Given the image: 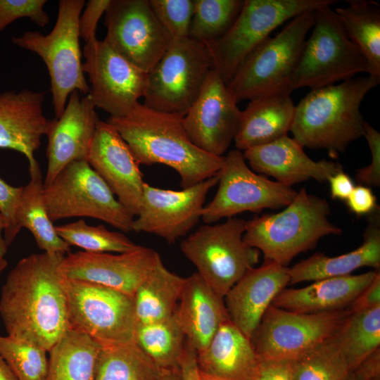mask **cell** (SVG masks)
<instances>
[{
  "mask_svg": "<svg viewBox=\"0 0 380 380\" xmlns=\"http://www.w3.org/2000/svg\"><path fill=\"white\" fill-rule=\"evenodd\" d=\"M350 312L298 313L271 305L250 340L259 359L293 360L334 335Z\"/></svg>",
  "mask_w": 380,
  "mask_h": 380,
  "instance_id": "14",
  "label": "cell"
},
{
  "mask_svg": "<svg viewBox=\"0 0 380 380\" xmlns=\"http://www.w3.org/2000/svg\"><path fill=\"white\" fill-rule=\"evenodd\" d=\"M46 0H0V32L21 18H28L40 27L49 23L44 11Z\"/></svg>",
  "mask_w": 380,
  "mask_h": 380,
  "instance_id": "42",
  "label": "cell"
},
{
  "mask_svg": "<svg viewBox=\"0 0 380 380\" xmlns=\"http://www.w3.org/2000/svg\"><path fill=\"white\" fill-rule=\"evenodd\" d=\"M380 305V273L377 271L373 280L350 305V312L369 310Z\"/></svg>",
  "mask_w": 380,
  "mask_h": 380,
  "instance_id": "48",
  "label": "cell"
},
{
  "mask_svg": "<svg viewBox=\"0 0 380 380\" xmlns=\"http://www.w3.org/2000/svg\"><path fill=\"white\" fill-rule=\"evenodd\" d=\"M69 329L101 346L134 341L137 324L133 296L81 280L63 277Z\"/></svg>",
  "mask_w": 380,
  "mask_h": 380,
  "instance_id": "12",
  "label": "cell"
},
{
  "mask_svg": "<svg viewBox=\"0 0 380 380\" xmlns=\"http://www.w3.org/2000/svg\"><path fill=\"white\" fill-rule=\"evenodd\" d=\"M83 56V71L90 83L88 94L96 108L110 117H120L131 111L144 96L148 72L120 56L104 39L86 43Z\"/></svg>",
  "mask_w": 380,
  "mask_h": 380,
  "instance_id": "16",
  "label": "cell"
},
{
  "mask_svg": "<svg viewBox=\"0 0 380 380\" xmlns=\"http://www.w3.org/2000/svg\"><path fill=\"white\" fill-rule=\"evenodd\" d=\"M110 0H89L79 18V34L85 44L96 39L97 24Z\"/></svg>",
  "mask_w": 380,
  "mask_h": 380,
  "instance_id": "45",
  "label": "cell"
},
{
  "mask_svg": "<svg viewBox=\"0 0 380 380\" xmlns=\"http://www.w3.org/2000/svg\"><path fill=\"white\" fill-rule=\"evenodd\" d=\"M312 28L291 80V91L332 85L359 73L369 75L367 59L350 40L331 6L314 11Z\"/></svg>",
  "mask_w": 380,
  "mask_h": 380,
  "instance_id": "7",
  "label": "cell"
},
{
  "mask_svg": "<svg viewBox=\"0 0 380 380\" xmlns=\"http://www.w3.org/2000/svg\"><path fill=\"white\" fill-rule=\"evenodd\" d=\"M241 114L233 94L213 68L183 117V125L198 148L215 156H224L234 139Z\"/></svg>",
  "mask_w": 380,
  "mask_h": 380,
  "instance_id": "18",
  "label": "cell"
},
{
  "mask_svg": "<svg viewBox=\"0 0 380 380\" xmlns=\"http://www.w3.org/2000/svg\"><path fill=\"white\" fill-rule=\"evenodd\" d=\"M378 270L323 279L300 289L284 288L274 298L272 305L298 313L345 309L369 284Z\"/></svg>",
  "mask_w": 380,
  "mask_h": 380,
  "instance_id": "26",
  "label": "cell"
},
{
  "mask_svg": "<svg viewBox=\"0 0 380 380\" xmlns=\"http://www.w3.org/2000/svg\"><path fill=\"white\" fill-rule=\"evenodd\" d=\"M328 182L331 196L334 199L346 201L355 187L352 179L343 170L331 176Z\"/></svg>",
  "mask_w": 380,
  "mask_h": 380,
  "instance_id": "50",
  "label": "cell"
},
{
  "mask_svg": "<svg viewBox=\"0 0 380 380\" xmlns=\"http://www.w3.org/2000/svg\"><path fill=\"white\" fill-rule=\"evenodd\" d=\"M246 222L233 217L222 223L204 224L180 243L182 253L196 272L223 298L259 260L260 252L243 240Z\"/></svg>",
  "mask_w": 380,
  "mask_h": 380,
  "instance_id": "8",
  "label": "cell"
},
{
  "mask_svg": "<svg viewBox=\"0 0 380 380\" xmlns=\"http://www.w3.org/2000/svg\"><path fill=\"white\" fill-rule=\"evenodd\" d=\"M218 174L182 190L161 189L145 182L132 232H144L174 243L196 226Z\"/></svg>",
  "mask_w": 380,
  "mask_h": 380,
  "instance_id": "17",
  "label": "cell"
},
{
  "mask_svg": "<svg viewBox=\"0 0 380 380\" xmlns=\"http://www.w3.org/2000/svg\"><path fill=\"white\" fill-rule=\"evenodd\" d=\"M335 0H244L229 29L205 43L213 67L227 85L244 58L289 19L337 3Z\"/></svg>",
  "mask_w": 380,
  "mask_h": 380,
  "instance_id": "9",
  "label": "cell"
},
{
  "mask_svg": "<svg viewBox=\"0 0 380 380\" xmlns=\"http://www.w3.org/2000/svg\"><path fill=\"white\" fill-rule=\"evenodd\" d=\"M46 350L34 344L0 335V356L18 380L47 379Z\"/></svg>",
  "mask_w": 380,
  "mask_h": 380,
  "instance_id": "40",
  "label": "cell"
},
{
  "mask_svg": "<svg viewBox=\"0 0 380 380\" xmlns=\"http://www.w3.org/2000/svg\"><path fill=\"white\" fill-rule=\"evenodd\" d=\"M326 199L302 188L285 208L246 222L244 241L263 254L264 260L286 266L298 254L314 248L324 236L341 235L329 220Z\"/></svg>",
  "mask_w": 380,
  "mask_h": 380,
  "instance_id": "4",
  "label": "cell"
},
{
  "mask_svg": "<svg viewBox=\"0 0 380 380\" xmlns=\"http://www.w3.org/2000/svg\"><path fill=\"white\" fill-rule=\"evenodd\" d=\"M161 260L151 248L139 245L125 253L78 251L65 255L58 266L65 279L102 285L131 296Z\"/></svg>",
  "mask_w": 380,
  "mask_h": 380,
  "instance_id": "19",
  "label": "cell"
},
{
  "mask_svg": "<svg viewBox=\"0 0 380 380\" xmlns=\"http://www.w3.org/2000/svg\"><path fill=\"white\" fill-rule=\"evenodd\" d=\"M125 141L140 165L163 164L173 169L185 189L217 175L224 156L198 148L190 139L183 117L139 103L131 111L106 120Z\"/></svg>",
  "mask_w": 380,
  "mask_h": 380,
  "instance_id": "2",
  "label": "cell"
},
{
  "mask_svg": "<svg viewBox=\"0 0 380 380\" xmlns=\"http://www.w3.org/2000/svg\"><path fill=\"white\" fill-rule=\"evenodd\" d=\"M214 68L207 46L186 37L170 46L148 73L144 104L184 117Z\"/></svg>",
  "mask_w": 380,
  "mask_h": 380,
  "instance_id": "11",
  "label": "cell"
},
{
  "mask_svg": "<svg viewBox=\"0 0 380 380\" xmlns=\"http://www.w3.org/2000/svg\"><path fill=\"white\" fill-rule=\"evenodd\" d=\"M334 11L350 40L367 59L369 75L380 78V5L368 0H349Z\"/></svg>",
  "mask_w": 380,
  "mask_h": 380,
  "instance_id": "33",
  "label": "cell"
},
{
  "mask_svg": "<svg viewBox=\"0 0 380 380\" xmlns=\"http://www.w3.org/2000/svg\"><path fill=\"white\" fill-rule=\"evenodd\" d=\"M334 336L350 372L380 348V305L350 312Z\"/></svg>",
  "mask_w": 380,
  "mask_h": 380,
  "instance_id": "34",
  "label": "cell"
},
{
  "mask_svg": "<svg viewBox=\"0 0 380 380\" xmlns=\"http://www.w3.org/2000/svg\"><path fill=\"white\" fill-rule=\"evenodd\" d=\"M23 187L13 186L0 177V213L5 219L4 237L8 246L21 229L16 220V211Z\"/></svg>",
  "mask_w": 380,
  "mask_h": 380,
  "instance_id": "43",
  "label": "cell"
},
{
  "mask_svg": "<svg viewBox=\"0 0 380 380\" xmlns=\"http://www.w3.org/2000/svg\"><path fill=\"white\" fill-rule=\"evenodd\" d=\"M84 4V0H61L56 24L48 34L26 31L12 38L13 44L37 53L44 62L56 118L63 114L73 91L84 95L89 92L82 68L79 34V18Z\"/></svg>",
  "mask_w": 380,
  "mask_h": 380,
  "instance_id": "5",
  "label": "cell"
},
{
  "mask_svg": "<svg viewBox=\"0 0 380 380\" xmlns=\"http://www.w3.org/2000/svg\"><path fill=\"white\" fill-rule=\"evenodd\" d=\"M44 380H47V379H44Z\"/></svg>",
  "mask_w": 380,
  "mask_h": 380,
  "instance_id": "58",
  "label": "cell"
},
{
  "mask_svg": "<svg viewBox=\"0 0 380 380\" xmlns=\"http://www.w3.org/2000/svg\"><path fill=\"white\" fill-rule=\"evenodd\" d=\"M314 11L293 18L276 36L267 37L244 58L227 84L237 103L292 92L291 80L313 26Z\"/></svg>",
  "mask_w": 380,
  "mask_h": 380,
  "instance_id": "6",
  "label": "cell"
},
{
  "mask_svg": "<svg viewBox=\"0 0 380 380\" xmlns=\"http://www.w3.org/2000/svg\"><path fill=\"white\" fill-rule=\"evenodd\" d=\"M104 40L120 56L149 72L172 40L149 0H110L105 12Z\"/></svg>",
  "mask_w": 380,
  "mask_h": 380,
  "instance_id": "15",
  "label": "cell"
},
{
  "mask_svg": "<svg viewBox=\"0 0 380 380\" xmlns=\"http://www.w3.org/2000/svg\"><path fill=\"white\" fill-rule=\"evenodd\" d=\"M65 255H30L18 262L1 288L0 317L8 335L49 352L69 329L58 266Z\"/></svg>",
  "mask_w": 380,
  "mask_h": 380,
  "instance_id": "1",
  "label": "cell"
},
{
  "mask_svg": "<svg viewBox=\"0 0 380 380\" xmlns=\"http://www.w3.org/2000/svg\"><path fill=\"white\" fill-rule=\"evenodd\" d=\"M379 82L380 78L367 75L312 89L296 106L293 138L303 147L327 150L331 157L343 153L363 137L360 105Z\"/></svg>",
  "mask_w": 380,
  "mask_h": 380,
  "instance_id": "3",
  "label": "cell"
},
{
  "mask_svg": "<svg viewBox=\"0 0 380 380\" xmlns=\"http://www.w3.org/2000/svg\"><path fill=\"white\" fill-rule=\"evenodd\" d=\"M157 380H182L179 367L163 369Z\"/></svg>",
  "mask_w": 380,
  "mask_h": 380,
  "instance_id": "52",
  "label": "cell"
},
{
  "mask_svg": "<svg viewBox=\"0 0 380 380\" xmlns=\"http://www.w3.org/2000/svg\"><path fill=\"white\" fill-rule=\"evenodd\" d=\"M291 362L294 380H341L350 372L334 334Z\"/></svg>",
  "mask_w": 380,
  "mask_h": 380,
  "instance_id": "37",
  "label": "cell"
},
{
  "mask_svg": "<svg viewBox=\"0 0 380 380\" xmlns=\"http://www.w3.org/2000/svg\"><path fill=\"white\" fill-rule=\"evenodd\" d=\"M352 372L363 380L379 379L380 376V348L368 356Z\"/></svg>",
  "mask_w": 380,
  "mask_h": 380,
  "instance_id": "51",
  "label": "cell"
},
{
  "mask_svg": "<svg viewBox=\"0 0 380 380\" xmlns=\"http://www.w3.org/2000/svg\"><path fill=\"white\" fill-rule=\"evenodd\" d=\"M149 4L172 41L189 37L194 0H149Z\"/></svg>",
  "mask_w": 380,
  "mask_h": 380,
  "instance_id": "41",
  "label": "cell"
},
{
  "mask_svg": "<svg viewBox=\"0 0 380 380\" xmlns=\"http://www.w3.org/2000/svg\"><path fill=\"white\" fill-rule=\"evenodd\" d=\"M99 120L89 95L73 91L61 116L49 121L44 186L69 163L87 160Z\"/></svg>",
  "mask_w": 380,
  "mask_h": 380,
  "instance_id": "21",
  "label": "cell"
},
{
  "mask_svg": "<svg viewBox=\"0 0 380 380\" xmlns=\"http://www.w3.org/2000/svg\"><path fill=\"white\" fill-rule=\"evenodd\" d=\"M44 91L23 89L0 93V148L23 153L31 163L46 135L49 121L44 114Z\"/></svg>",
  "mask_w": 380,
  "mask_h": 380,
  "instance_id": "24",
  "label": "cell"
},
{
  "mask_svg": "<svg viewBox=\"0 0 380 380\" xmlns=\"http://www.w3.org/2000/svg\"><path fill=\"white\" fill-rule=\"evenodd\" d=\"M186 336L175 315L164 320L137 324L134 341L161 369L179 367Z\"/></svg>",
  "mask_w": 380,
  "mask_h": 380,
  "instance_id": "36",
  "label": "cell"
},
{
  "mask_svg": "<svg viewBox=\"0 0 380 380\" xmlns=\"http://www.w3.org/2000/svg\"><path fill=\"white\" fill-rule=\"evenodd\" d=\"M179 369L182 380H202L197 362V351L187 339L179 362Z\"/></svg>",
  "mask_w": 380,
  "mask_h": 380,
  "instance_id": "49",
  "label": "cell"
},
{
  "mask_svg": "<svg viewBox=\"0 0 380 380\" xmlns=\"http://www.w3.org/2000/svg\"><path fill=\"white\" fill-rule=\"evenodd\" d=\"M185 281L186 277L170 271L161 259L134 294L137 324L156 322L172 317Z\"/></svg>",
  "mask_w": 380,
  "mask_h": 380,
  "instance_id": "32",
  "label": "cell"
},
{
  "mask_svg": "<svg viewBox=\"0 0 380 380\" xmlns=\"http://www.w3.org/2000/svg\"><path fill=\"white\" fill-rule=\"evenodd\" d=\"M248 380H294L291 360L259 359Z\"/></svg>",
  "mask_w": 380,
  "mask_h": 380,
  "instance_id": "46",
  "label": "cell"
},
{
  "mask_svg": "<svg viewBox=\"0 0 380 380\" xmlns=\"http://www.w3.org/2000/svg\"><path fill=\"white\" fill-rule=\"evenodd\" d=\"M295 108L289 92L274 93L251 100L241 110L234 139L236 148L244 151L287 135Z\"/></svg>",
  "mask_w": 380,
  "mask_h": 380,
  "instance_id": "28",
  "label": "cell"
},
{
  "mask_svg": "<svg viewBox=\"0 0 380 380\" xmlns=\"http://www.w3.org/2000/svg\"><path fill=\"white\" fill-rule=\"evenodd\" d=\"M218 178L217 192L203 210L201 220L205 224H214L245 212L286 207L298 192L254 172L243 152L236 148L224 156Z\"/></svg>",
  "mask_w": 380,
  "mask_h": 380,
  "instance_id": "13",
  "label": "cell"
},
{
  "mask_svg": "<svg viewBox=\"0 0 380 380\" xmlns=\"http://www.w3.org/2000/svg\"><path fill=\"white\" fill-rule=\"evenodd\" d=\"M341 380H363L357 376L353 372H348ZM375 380H379L375 379Z\"/></svg>",
  "mask_w": 380,
  "mask_h": 380,
  "instance_id": "55",
  "label": "cell"
},
{
  "mask_svg": "<svg viewBox=\"0 0 380 380\" xmlns=\"http://www.w3.org/2000/svg\"><path fill=\"white\" fill-rule=\"evenodd\" d=\"M363 137L369 147L371 162L356 170L355 179L359 185L377 187L380 185V133L365 121Z\"/></svg>",
  "mask_w": 380,
  "mask_h": 380,
  "instance_id": "44",
  "label": "cell"
},
{
  "mask_svg": "<svg viewBox=\"0 0 380 380\" xmlns=\"http://www.w3.org/2000/svg\"><path fill=\"white\" fill-rule=\"evenodd\" d=\"M258 361L250 338L229 319L207 347L197 353L200 371L224 380H248Z\"/></svg>",
  "mask_w": 380,
  "mask_h": 380,
  "instance_id": "29",
  "label": "cell"
},
{
  "mask_svg": "<svg viewBox=\"0 0 380 380\" xmlns=\"http://www.w3.org/2000/svg\"><path fill=\"white\" fill-rule=\"evenodd\" d=\"M44 198L53 222L86 217L100 220L122 232H132L134 217L86 160L69 163L49 185H44Z\"/></svg>",
  "mask_w": 380,
  "mask_h": 380,
  "instance_id": "10",
  "label": "cell"
},
{
  "mask_svg": "<svg viewBox=\"0 0 380 380\" xmlns=\"http://www.w3.org/2000/svg\"><path fill=\"white\" fill-rule=\"evenodd\" d=\"M303 148L295 139L285 135L269 144L248 148L243 153L254 172L270 176L291 187L310 179L324 182L343 170L338 163L312 160Z\"/></svg>",
  "mask_w": 380,
  "mask_h": 380,
  "instance_id": "23",
  "label": "cell"
},
{
  "mask_svg": "<svg viewBox=\"0 0 380 380\" xmlns=\"http://www.w3.org/2000/svg\"><path fill=\"white\" fill-rule=\"evenodd\" d=\"M200 372H201V376L202 380H224V379H221L219 378H216V377L208 375L206 374L201 372V371Z\"/></svg>",
  "mask_w": 380,
  "mask_h": 380,
  "instance_id": "57",
  "label": "cell"
},
{
  "mask_svg": "<svg viewBox=\"0 0 380 380\" xmlns=\"http://www.w3.org/2000/svg\"><path fill=\"white\" fill-rule=\"evenodd\" d=\"M102 346L68 329L49 351L47 380H95Z\"/></svg>",
  "mask_w": 380,
  "mask_h": 380,
  "instance_id": "31",
  "label": "cell"
},
{
  "mask_svg": "<svg viewBox=\"0 0 380 380\" xmlns=\"http://www.w3.org/2000/svg\"><path fill=\"white\" fill-rule=\"evenodd\" d=\"M57 234L70 246L94 253H125L139 245L120 232L108 230L103 224L91 226L82 219L55 226Z\"/></svg>",
  "mask_w": 380,
  "mask_h": 380,
  "instance_id": "39",
  "label": "cell"
},
{
  "mask_svg": "<svg viewBox=\"0 0 380 380\" xmlns=\"http://www.w3.org/2000/svg\"><path fill=\"white\" fill-rule=\"evenodd\" d=\"M289 267L264 260L249 270L224 297L229 320L248 338L274 298L289 284Z\"/></svg>",
  "mask_w": 380,
  "mask_h": 380,
  "instance_id": "22",
  "label": "cell"
},
{
  "mask_svg": "<svg viewBox=\"0 0 380 380\" xmlns=\"http://www.w3.org/2000/svg\"><path fill=\"white\" fill-rule=\"evenodd\" d=\"M244 0H194L189 37L204 44L221 37L239 14Z\"/></svg>",
  "mask_w": 380,
  "mask_h": 380,
  "instance_id": "38",
  "label": "cell"
},
{
  "mask_svg": "<svg viewBox=\"0 0 380 380\" xmlns=\"http://www.w3.org/2000/svg\"><path fill=\"white\" fill-rule=\"evenodd\" d=\"M161 372L133 341L102 346L95 380H157Z\"/></svg>",
  "mask_w": 380,
  "mask_h": 380,
  "instance_id": "35",
  "label": "cell"
},
{
  "mask_svg": "<svg viewBox=\"0 0 380 380\" xmlns=\"http://www.w3.org/2000/svg\"><path fill=\"white\" fill-rule=\"evenodd\" d=\"M6 222L4 216L0 213V255L4 256L7 253L8 246L7 245L4 237V231L5 229Z\"/></svg>",
  "mask_w": 380,
  "mask_h": 380,
  "instance_id": "54",
  "label": "cell"
},
{
  "mask_svg": "<svg viewBox=\"0 0 380 380\" xmlns=\"http://www.w3.org/2000/svg\"><path fill=\"white\" fill-rule=\"evenodd\" d=\"M87 161L125 209L137 216L145 184L140 164L118 131L106 121L98 122Z\"/></svg>",
  "mask_w": 380,
  "mask_h": 380,
  "instance_id": "20",
  "label": "cell"
},
{
  "mask_svg": "<svg viewBox=\"0 0 380 380\" xmlns=\"http://www.w3.org/2000/svg\"><path fill=\"white\" fill-rule=\"evenodd\" d=\"M346 201L350 211L357 216L369 215L378 207L371 188L363 185L355 186Z\"/></svg>",
  "mask_w": 380,
  "mask_h": 380,
  "instance_id": "47",
  "label": "cell"
},
{
  "mask_svg": "<svg viewBox=\"0 0 380 380\" xmlns=\"http://www.w3.org/2000/svg\"><path fill=\"white\" fill-rule=\"evenodd\" d=\"M30 180L23 187L16 211L18 226L32 234L39 248L49 254L65 255L70 246L56 232L44 198V180L37 160L29 163Z\"/></svg>",
  "mask_w": 380,
  "mask_h": 380,
  "instance_id": "30",
  "label": "cell"
},
{
  "mask_svg": "<svg viewBox=\"0 0 380 380\" xmlns=\"http://www.w3.org/2000/svg\"><path fill=\"white\" fill-rule=\"evenodd\" d=\"M362 267H380V210L378 206L370 213L363 234V242L357 248L335 257L317 253L289 267V284L349 275Z\"/></svg>",
  "mask_w": 380,
  "mask_h": 380,
  "instance_id": "27",
  "label": "cell"
},
{
  "mask_svg": "<svg viewBox=\"0 0 380 380\" xmlns=\"http://www.w3.org/2000/svg\"><path fill=\"white\" fill-rule=\"evenodd\" d=\"M178 302L174 314L187 341L200 352L229 319L224 298L196 272L186 277Z\"/></svg>",
  "mask_w": 380,
  "mask_h": 380,
  "instance_id": "25",
  "label": "cell"
},
{
  "mask_svg": "<svg viewBox=\"0 0 380 380\" xmlns=\"http://www.w3.org/2000/svg\"><path fill=\"white\" fill-rule=\"evenodd\" d=\"M8 265V262L4 256L0 255V274L4 272Z\"/></svg>",
  "mask_w": 380,
  "mask_h": 380,
  "instance_id": "56",
  "label": "cell"
},
{
  "mask_svg": "<svg viewBox=\"0 0 380 380\" xmlns=\"http://www.w3.org/2000/svg\"><path fill=\"white\" fill-rule=\"evenodd\" d=\"M0 380H18L11 368L0 356Z\"/></svg>",
  "mask_w": 380,
  "mask_h": 380,
  "instance_id": "53",
  "label": "cell"
}]
</instances>
